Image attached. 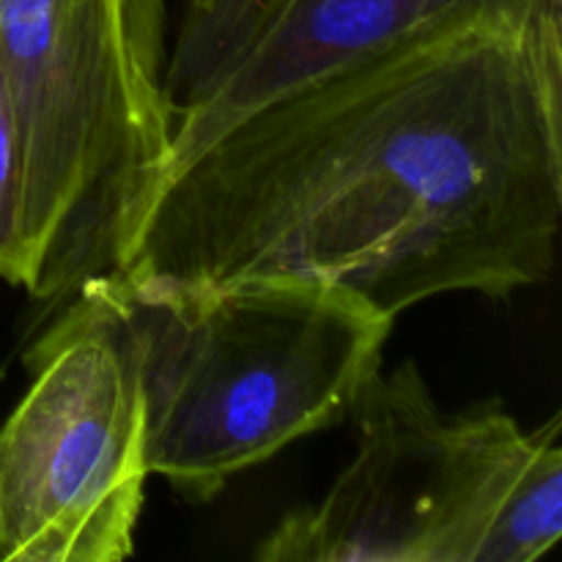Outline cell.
I'll use <instances>...</instances> for the list:
<instances>
[{
	"instance_id": "1",
	"label": "cell",
	"mask_w": 562,
	"mask_h": 562,
	"mask_svg": "<svg viewBox=\"0 0 562 562\" xmlns=\"http://www.w3.org/2000/svg\"><path fill=\"white\" fill-rule=\"evenodd\" d=\"M562 228V9L456 16L252 110L168 170L110 274L283 278L384 316L543 283Z\"/></svg>"
},
{
	"instance_id": "2",
	"label": "cell",
	"mask_w": 562,
	"mask_h": 562,
	"mask_svg": "<svg viewBox=\"0 0 562 562\" xmlns=\"http://www.w3.org/2000/svg\"><path fill=\"white\" fill-rule=\"evenodd\" d=\"M113 280L135 346L148 472L190 503L346 420L395 322L311 280L214 289Z\"/></svg>"
},
{
	"instance_id": "3",
	"label": "cell",
	"mask_w": 562,
	"mask_h": 562,
	"mask_svg": "<svg viewBox=\"0 0 562 562\" xmlns=\"http://www.w3.org/2000/svg\"><path fill=\"white\" fill-rule=\"evenodd\" d=\"M0 75L25 176L22 289L60 300L115 269L162 176L170 115L110 0H0Z\"/></svg>"
},
{
	"instance_id": "4",
	"label": "cell",
	"mask_w": 562,
	"mask_h": 562,
	"mask_svg": "<svg viewBox=\"0 0 562 562\" xmlns=\"http://www.w3.org/2000/svg\"><path fill=\"white\" fill-rule=\"evenodd\" d=\"M71 296L0 426V562H121L135 547L151 472L126 307L110 274Z\"/></svg>"
},
{
	"instance_id": "5",
	"label": "cell",
	"mask_w": 562,
	"mask_h": 562,
	"mask_svg": "<svg viewBox=\"0 0 562 562\" xmlns=\"http://www.w3.org/2000/svg\"><path fill=\"white\" fill-rule=\"evenodd\" d=\"M357 453L318 503L285 516L261 562H477L536 450L499 404L448 415L412 360L382 366L351 415Z\"/></svg>"
},
{
	"instance_id": "6",
	"label": "cell",
	"mask_w": 562,
	"mask_h": 562,
	"mask_svg": "<svg viewBox=\"0 0 562 562\" xmlns=\"http://www.w3.org/2000/svg\"><path fill=\"white\" fill-rule=\"evenodd\" d=\"M562 0H280L250 47L170 119L162 176L252 110L456 16ZM159 176V179H162Z\"/></svg>"
},
{
	"instance_id": "7",
	"label": "cell",
	"mask_w": 562,
	"mask_h": 562,
	"mask_svg": "<svg viewBox=\"0 0 562 562\" xmlns=\"http://www.w3.org/2000/svg\"><path fill=\"white\" fill-rule=\"evenodd\" d=\"M280 0H187L165 55L162 99L173 119L201 97L247 47Z\"/></svg>"
},
{
	"instance_id": "8",
	"label": "cell",
	"mask_w": 562,
	"mask_h": 562,
	"mask_svg": "<svg viewBox=\"0 0 562 562\" xmlns=\"http://www.w3.org/2000/svg\"><path fill=\"white\" fill-rule=\"evenodd\" d=\"M562 417L541 426V439L510 486L477 562H536L562 536Z\"/></svg>"
},
{
	"instance_id": "9",
	"label": "cell",
	"mask_w": 562,
	"mask_h": 562,
	"mask_svg": "<svg viewBox=\"0 0 562 562\" xmlns=\"http://www.w3.org/2000/svg\"><path fill=\"white\" fill-rule=\"evenodd\" d=\"M25 274V176H22L20 137H16L9 93L0 75V280L22 285Z\"/></svg>"
},
{
	"instance_id": "10",
	"label": "cell",
	"mask_w": 562,
	"mask_h": 562,
	"mask_svg": "<svg viewBox=\"0 0 562 562\" xmlns=\"http://www.w3.org/2000/svg\"><path fill=\"white\" fill-rule=\"evenodd\" d=\"M137 64L162 88L165 0H110Z\"/></svg>"
}]
</instances>
